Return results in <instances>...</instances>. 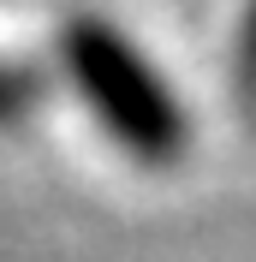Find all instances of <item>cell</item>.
<instances>
[{"label":"cell","mask_w":256,"mask_h":262,"mask_svg":"<svg viewBox=\"0 0 256 262\" xmlns=\"http://www.w3.org/2000/svg\"><path fill=\"white\" fill-rule=\"evenodd\" d=\"M60 66L78 90L83 114L101 125L137 167H179L191 149V114L179 101L173 78L131 42L113 18L72 12L60 24Z\"/></svg>","instance_id":"cell-1"},{"label":"cell","mask_w":256,"mask_h":262,"mask_svg":"<svg viewBox=\"0 0 256 262\" xmlns=\"http://www.w3.org/2000/svg\"><path fill=\"white\" fill-rule=\"evenodd\" d=\"M30 96H36V83L24 72H12V66H0V119H18L30 107Z\"/></svg>","instance_id":"cell-2"}]
</instances>
